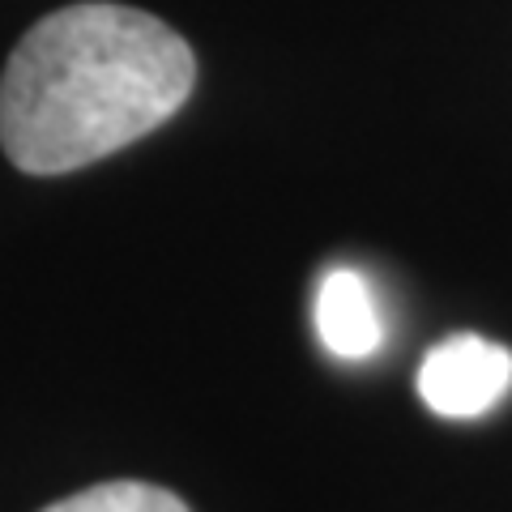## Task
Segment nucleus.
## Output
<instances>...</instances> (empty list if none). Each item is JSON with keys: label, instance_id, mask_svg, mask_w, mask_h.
Wrapping results in <instances>:
<instances>
[{"label": "nucleus", "instance_id": "nucleus-1", "mask_svg": "<svg viewBox=\"0 0 512 512\" xmlns=\"http://www.w3.org/2000/svg\"><path fill=\"white\" fill-rule=\"evenodd\" d=\"M197 56L167 22L82 0L35 22L0 77V146L30 175H64L133 146L188 103Z\"/></svg>", "mask_w": 512, "mask_h": 512}, {"label": "nucleus", "instance_id": "nucleus-2", "mask_svg": "<svg viewBox=\"0 0 512 512\" xmlns=\"http://www.w3.org/2000/svg\"><path fill=\"white\" fill-rule=\"evenodd\" d=\"M512 389V350L478 333H453L427 350L419 367V397L440 419H478Z\"/></svg>", "mask_w": 512, "mask_h": 512}, {"label": "nucleus", "instance_id": "nucleus-3", "mask_svg": "<svg viewBox=\"0 0 512 512\" xmlns=\"http://www.w3.org/2000/svg\"><path fill=\"white\" fill-rule=\"evenodd\" d=\"M316 333L329 355L338 359H367L384 342L380 308L372 286L355 269H329L316 291Z\"/></svg>", "mask_w": 512, "mask_h": 512}, {"label": "nucleus", "instance_id": "nucleus-4", "mask_svg": "<svg viewBox=\"0 0 512 512\" xmlns=\"http://www.w3.org/2000/svg\"><path fill=\"white\" fill-rule=\"evenodd\" d=\"M43 512H188V504L167 487L120 478V483H99L69 495V500H56Z\"/></svg>", "mask_w": 512, "mask_h": 512}]
</instances>
